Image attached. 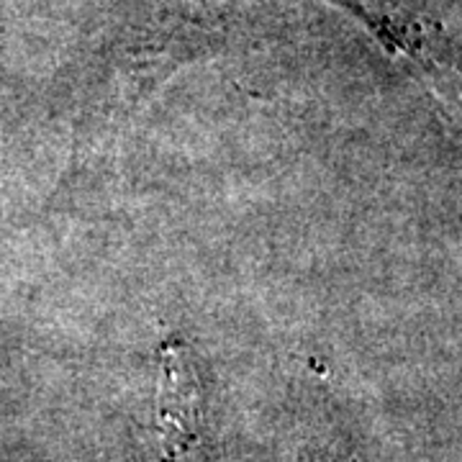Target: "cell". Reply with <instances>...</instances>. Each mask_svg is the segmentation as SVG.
Listing matches in <instances>:
<instances>
[{
	"instance_id": "1",
	"label": "cell",
	"mask_w": 462,
	"mask_h": 462,
	"mask_svg": "<svg viewBox=\"0 0 462 462\" xmlns=\"http://www.w3.org/2000/svg\"><path fill=\"white\" fill-rule=\"evenodd\" d=\"M157 424L162 431L165 462H182L199 439V383L193 365L178 345L165 346L162 380L157 396Z\"/></svg>"
}]
</instances>
